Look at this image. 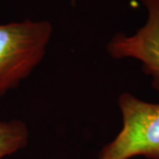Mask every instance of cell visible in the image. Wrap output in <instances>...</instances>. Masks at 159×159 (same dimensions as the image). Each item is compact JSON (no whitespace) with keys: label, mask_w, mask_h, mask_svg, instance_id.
Here are the masks:
<instances>
[{"label":"cell","mask_w":159,"mask_h":159,"mask_svg":"<svg viewBox=\"0 0 159 159\" xmlns=\"http://www.w3.org/2000/svg\"><path fill=\"white\" fill-rule=\"evenodd\" d=\"M52 32L47 20L0 24V97L17 88L43 59Z\"/></svg>","instance_id":"obj_1"},{"label":"cell","mask_w":159,"mask_h":159,"mask_svg":"<svg viewBox=\"0 0 159 159\" xmlns=\"http://www.w3.org/2000/svg\"><path fill=\"white\" fill-rule=\"evenodd\" d=\"M122 127L98 154V159H159V103L145 102L130 93L119 97Z\"/></svg>","instance_id":"obj_2"},{"label":"cell","mask_w":159,"mask_h":159,"mask_svg":"<svg viewBox=\"0 0 159 159\" xmlns=\"http://www.w3.org/2000/svg\"><path fill=\"white\" fill-rule=\"evenodd\" d=\"M147 9V21L135 34L118 33L107 44L114 59L132 57L141 61L144 74L152 77V87L159 91V0H142Z\"/></svg>","instance_id":"obj_3"},{"label":"cell","mask_w":159,"mask_h":159,"mask_svg":"<svg viewBox=\"0 0 159 159\" xmlns=\"http://www.w3.org/2000/svg\"><path fill=\"white\" fill-rule=\"evenodd\" d=\"M29 137L28 126L21 120H0V159L25 148Z\"/></svg>","instance_id":"obj_4"}]
</instances>
